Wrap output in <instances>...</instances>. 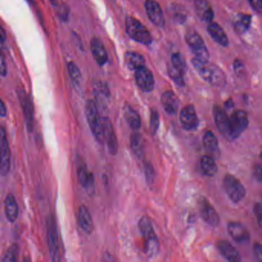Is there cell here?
Returning a JSON list of instances; mask_svg holds the SVG:
<instances>
[{
	"mask_svg": "<svg viewBox=\"0 0 262 262\" xmlns=\"http://www.w3.org/2000/svg\"><path fill=\"white\" fill-rule=\"evenodd\" d=\"M193 67L199 76L205 81L216 87H223L226 84V76L224 72L214 64L207 62H202L199 59H193L191 60Z\"/></svg>",
	"mask_w": 262,
	"mask_h": 262,
	"instance_id": "1",
	"label": "cell"
},
{
	"mask_svg": "<svg viewBox=\"0 0 262 262\" xmlns=\"http://www.w3.org/2000/svg\"><path fill=\"white\" fill-rule=\"evenodd\" d=\"M139 230L143 238L145 254L148 257H154L159 252V242L151 220L148 216L141 217L139 222Z\"/></svg>",
	"mask_w": 262,
	"mask_h": 262,
	"instance_id": "2",
	"label": "cell"
},
{
	"mask_svg": "<svg viewBox=\"0 0 262 262\" xmlns=\"http://www.w3.org/2000/svg\"><path fill=\"white\" fill-rule=\"evenodd\" d=\"M85 116L90 129L94 137L99 143L103 144V122L102 118L99 115V108L97 105L93 100L87 101L85 104Z\"/></svg>",
	"mask_w": 262,
	"mask_h": 262,
	"instance_id": "3",
	"label": "cell"
},
{
	"mask_svg": "<svg viewBox=\"0 0 262 262\" xmlns=\"http://www.w3.org/2000/svg\"><path fill=\"white\" fill-rule=\"evenodd\" d=\"M126 33L132 39L144 45H150L152 38L148 29L133 16H128L125 20Z\"/></svg>",
	"mask_w": 262,
	"mask_h": 262,
	"instance_id": "4",
	"label": "cell"
},
{
	"mask_svg": "<svg viewBox=\"0 0 262 262\" xmlns=\"http://www.w3.org/2000/svg\"><path fill=\"white\" fill-rule=\"evenodd\" d=\"M185 40L189 48L191 49L195 59L202 62H208L209 61V53L208 49L205 47L203 39L197 32L188 31L185 35Z\"/></svg>",
	"mask_w": 262,
	"mask_h": 262,
	"instance_id": "5",
	"label": "cell"
},
{
	"mask_svg": "<svg viewBox=\"0 0 262 262\" xmlns=\"http://www.w3.org/2000/svg\"><path fill=\"white\" fill-rule=\"evenodd\" d=\"M47 244H48L50 257L53 260H58L59 257V234H58L56 219L53 214L49 216L47 219Z\"/></svg>",
	"mask_w": 262,
	"mask_h": 262,
	"instance_id": "6",
	"label": "cell"
},
{
	"mask_svg": "<svg viewBox=\"0 0 262 262\" xmlns=\"http://www.w3.org/2000/svg\"><path fill=\"white\" fill-rule=\"evenodd\" d=\"M224 189L229 199L234 203L241 202L245 198V188L242 182L232 174H227L223 180Z\"/></svg>",
	"mask_w": 262,
	"mask_h": 262,
	"instance_id": "7",
	"label": "cell"
},
{
	"mask_svg": "<svg viewBox=\"0 0 262 262\" xmlns=\"http://www.w3.org/2000/svg\"><path fill=\"white\" fill-rule=\"evenodd\" d=\"M248 115L245 111L237 110L232 113L230 117V132L231 140L237 139L248 126Z\"/></svg>",
	"mask_w": 262,
	"mask_h": 262,
	"instance_id": "8",
	"label": "cell"
},
{
	"mask_svg": "<svg viewBox=\"0 0 262 262\" xmlns=\"http://www.w3.org/2000/svg\"><path fill=\"white\" fill-rule=\"evenodd\" d=\"M0 150H1V163L0 170L2 176H7L10 171L11 166V152L7 139V131L4 127L0 129Z\"/></svg>",
	"mask_w": 262,
	"mask_h": 262,
	"instance_id": "9",
	"label": "cell"
},
{
	"mask_svg": "<svg viewBox=\"0 0 262 262\" xmlns=\"http://www.w3.org/2000/svg\"><path fill=\"white\" fill-rule=\"evenodd\" d=\"M199 210L201 217L211 226H217L219 223V216L214 207L205 198L202 197L199 200Z\"/></svg>",
	"mask_w": 262,
	"mask_h": 262,
	"instance_id": "10",
	"label": "cell"
},
{
	"mask_svg": "<svg viewBox=\"0 0 262 262\" xmlns=\"http://www.w3.org/2000/svg\"><path fill=\"white\" fill-rule=\"evenodd\" d=\"M135 79L139 88L145 93L152 91L155 86V79L151 72L145 67L136 70Z\"/></svg>",
	"mask_w": 262,
	"mask_h": 262,
	"instance_id": "11",
	"label": "cell"
},
{
	"mask_svg": "<svg viewBox=\"0 0 262 262\" xmlns=\"http://www.w3.org/2000/svg\"><path fill=\"white\" fill-rule=\"evenodd\" d=\"M213 114H214V122L221 134L228 140H231L230 117H228L225 110L219 105H215L213 108Z\"/></svg>",
	"mask_w": 262,
	"mask_h": 262,
	"instance_id": "12",
	"label": "cell"
},
{
	"mask_svg": "<svg viewBox=\"0 0 262 262\" xmlns=\"http://www.w3.org/2000/svg\"><path fill=\"white\" fill-rule=\"evenodd\" d=\"M180 122L184 129L187 131H192L198 128L199 119L192 105H187L182 108L180 113Z\"/></svg>",
	"mask_w": 262,
	"mask_h": 262,
	"instance_id": "13",
	"label": "cell"
},
{
	"mask_svg": "<svg viewBox=\"0 0 262 262\" xmlns=\"http://www.w3.org/2000/svg\"><path fill=\"white\" fill-rule=\"evenodd\" d=\"M145 7L150 21L159 28L165 27V16L160 5L155 0H146Z\"/></svg>",
	"mask_w": 262,
	"mask_h": 262,
	"instance_id": "14",
	"label": "cell"
},
{
	"mask_svg": "<svg viewBox=\"0 0 262 262\" xmlns=\"http://www.w3.org/2000/svg\"><path fill=\"white\" fill-rule=\"evenodd\" d=\"M103 122L104 140L106 142L108 151L112 155L117 154L119 145H118L117 137L115 133L113 123L108 117L102 118Z\"/></svg>",
	"mask_w": 262,
	"mask_h": 262,
	"instance_id": "15",
	"label": "cell"
},
{
	"mask_svg": "<svg viewBox=\"0 0 262 262\" xmlns=\"http://www.w3.org/2000/svg\"><path fill=\"white\" fill-rule=\"evenodd\" d=\"M19 100L24 110V117H25L26 125L29 132L33 129V122H34V107L31 97L26 93V92H19Z\"/></svg>",
	"mask_w": 262,
	"mask_h": 262,
	"instance_id": "16",
	"label": "cell"
},
{
	"mask_svg": "<svg viewBox=\"0 0 262 262\" xmlns=\"http://www.w3.org/2000/svg\"><path fill=\"white\" fill-rule=\"evenodd\" d=\"M228 231L231 237L237 243L243 244L249 241V231L242 224L230 222L228 225Z\"/></svg>",
	"mask_w": 262,
	"mask_h": 262,
	"instance_id": "17",
	"label": "cell"
},
{
	"mask_svg": "<svg viewBox=\"0 0 262 262\" xmlns=\"http://www.w3.org/2000/svg\"><path fill=\"white\" fill-rule=\"evenodd\" d=\"M194 8L198 17L207 24H211L214 19V11L211 4L207 0H195Z\"/></svg>",
	"mask_w": 262,
	"mask_h": 262,
	"instance_id": "18",
	"label": "cell"
},
{
	"mask_svg": "<svg viewBox=\"0 0 262 262\" xmlns=\"http://www.w3.org/2000/svg\"><path fill=\"white\" fill-rule=\"evenodd\" d=\"M91 52L96 63L99 66H104L108 61V55L104 44L99 38H93L91 40Z\"/></svg>",
	"mask_w": 262,
	"mask_h": 262,
	"instance_id": "19",
	"label": "cell"
},
{
	"mask_svg": "<svg viewBox=\"0 0 262 262\" xmlns=\"http://www.w3.org/2000/svg\"><path fill=\"white\" fill-rule=\"evenodd\" d=\"M217 247L222 255L228 261L239 262L242 260L237 250L228 241H219L217 242Z\"/></svg>",
	"mask_w": 262,
	"mask_h": 262,
	"instance_id": "20",
	"label": "cell"
},
{
	"mask_svg": "<svg viewBox=\"0 0 262 262\" xmlns=\"http://www.w3.org/2000/svg\"><path fill=\"white\" fill-rule=\"evenodd\" d=\"M162 106L168 115H176L179 108V99L172 91H166L162 94Z\"/></svg>",
	"mask_w": 262,
	"mask_h": 262,
	"instance_id": "21",
	"label": "cell"
},
{
	"mask_svg": "<svg viewBox=\"0 0 262 262\" xmlns=\"http://www.w3.org/2000/svg\"><path fill=\"white\" fill-rule=\"evenodd\" d=\"M78 223L82 231L86 234H91L93 231L94 225L91 214L86 207L82 205L79 207L77 214Z\"/></svg>",
	"mask_w": 262,
	"mask_h": 262,
	"instance_id": "22",
	"label": "cell"
},
{
	"mask_svg": "<svg viewBox=\"0 0 262 262\" xmlns=\"http://www.w3.org/2000/svg\"><path fill=\"white\" fill-rule=\"evenodd\" d=\"M203 145L208 156H211L214 159L219 157L220 150H219V142L216 136L211 132H206L204 135Z\"/></svg>",
	"mask_w": 262,
	"mask_h": 262,
	"instance_id": "23",
	"label": "cell"
},
{
	"mask_svg": "<svg viewBox=\"0 0 262 262\" xmlns=\"http://www.w3.org/2000/svg\"><path fill=\"white\" fill-rule=\"evenodd\" d=\"M4 208H5L6 217L8 219L9 222L12 223L16 222L19 215V207H18L16 198L13 194H9L6 197Z\"/></svg>",
	"mask_w": 262,
	"mask_h": 262,
	"instance_id": "24",
	"label": "cell"
},
{
	"mask_svg": "<svg viewBox=\"0 0 262 262\" xmlns=\"http://www.w3.org/2000/svg\"><path fill=\"white\" fill-rule=\"evenodd\" d=\"M208 32L210 36L219 45L222 47H228L229 44L228 36L226 33L224 31L220 25L216 24V23H211L208 26Z\"/></svg>",
	"mask_w": 262,
	"mask_h": 262,
	"instance_id": "25",
	"label": "cell"
},
{
	"mask_svg": "<svg viewBox=\"0 0 262 262\" xmlns=\"http://www.w3.org/2000/svg\"><path fill=\"white\" fill-rule=\"evenodd\" d=\"M124 116L127 123L133 131H138L142 125L140 116L139 113L129 105H126L124 107Z\"/></svg>",
	"mask_w": 262,
	"mask_h": 262,
	"instance_id": "26",
	"label": "cell"
},
{
	"mask_svg": "<svg viewBox=\"0 0 262 262\" xmlns=\"http://www.w3.org/2000/svg\"><path fill=\"white\" fill-rule=\"evenodd\" d=\"M125 62L129 70L135 71L145 65V58L136 52H127L125 54Z\"/></svg>",
	"mask_w": 262,
	"mask_h": 262,
	"instance_id": "27",
	"label": "cell"
},
{
	"mask_svg": "<svg viewBox=\"0 0 262 262\" xmlns=\"http://www.w3.org/2000/svg\"><path fill=\"white\" fill-rule=\"evenodd\" d=\"M130 144H131L132 150L137 159H143L145 150H144L143 139L142 136L137 132L134 131V133H132L131 138H130Z\"/></svg>",
	"mask_w": 262,
	"mask_h": 262,
	"instance_id": "28",
	"label": "cell"
},
{
	"mask_svg": "<svg viewBox=\"0 0 262 262\" xmlns=\"http://www.w3.org/2000/svg\"><path fill=\"white\" fill-rule=\"evenodd\" d=\"M251 22V16L245 13H239L234 18V28L236 33L238 34H244L249 29Z\"/></svg>",
	"mask_w": 262,
	"mask_h": 262,
	"instance_id": "29",
	"label": "cell"
},
{
	"mask_svg": "<svg viewBox=\"0 0 262 262\" xmlns=\"http://www.w3.org/2000/svg\"><path fill=\"white\" fill-rule=\"evenodd\" d=\"M201 168L206 176L212 177L217 173V167L214 158L210 156H204L201 158Z\"/></svg>",
	"mask_w": 262,
	"mask_h": 262,
	"instance_id": "30",
	"label": "cell"
},
{
	"mask_svg": "<svg viewBox=\"0 0 262 262\" xmlns=\"http://www.w3.org/2000/svg\"><path fill=\"white\" fill-rule=\"evenodd\" d=\"M67 69L75 86H79L82 82V75L79 71V67L74 62H70L67 64Z\"/></svg>",
	"mask_w": 262,
	"mask_h": 262,
	"instance_id": "31",
	"label": "cell"
},
{
	"mask_svg": "<svg viewBox=\"0 0 262 262\" xmlns=\"http://www.w3.org/2000/svg\"><path fill=\"white\" fill-rule=\"evenodd\" d=\"M90 173V171H89L87 169L86 164L82 159H79V162L77 164V176L79 183L83 187L85 186V183L88 180Z\"/></svg>",
	"mask_w": 262,
	"mask_h": 262,
	"instance_id": "32",
	"label": "cell"
},
{
	"mask_svg": "<svg viewBox=\"0 0 262 262\" xmlns=\"http://www.w3.org/2000/svg\"><path fill=\"white\" fill-rule=\"evenodd\" d=\"M172 66L179 72L185 75L187 72V64L185 58L180 53H176L171 56Z\"/></svg>",
	"mask_w": 262,
	"mask_h": 262,
	"instance_id": "33",
	"label": "cell"
},
{
	"mask_svg": "<svg viewBox=\"0 0 262 262\" xmlns=\"http://www.w3.org/2000/svg\"><path fill=\"white\" fill-rule=\"evenodd\" d=\"M168 75L170 78L172 79L173 82L179 87H182L185 85V82H184V75L182 74L179 70H176L173 66L168 67Z\"/></svg>",
	"mask_w": 262,
	"mask_h": 262,
	"instance_id": "34",
	"label": "cell"
},
{
	"mask_svg": "<svg viewBox=\"0 0 262 262\" xmlns=\"http://www.w3.org/2000/svg\"><path fill=\"white\" fill-rule=\"evenodd\" d=\"M18 256H19V248L16 244H13L7 249L2 260L4 262L16 261L18 260Z\"/></svg>",
	"mask_w": 262,
	"mask_h": 262,
	"instance_id": "35",
	"label": "cell"
},
{
	"mask_svg": "<svg viewBox=\"0 0 262 262\" xmlns=\"http://www.w3.org/2000/svg\"><path fill=\"white\" fill-rule=\"evenodd\" d=\"M159 124H160V119H159V113L152 108L150 113V131L152 136H155L157 133Z\"/></svg>",
	"mask_w": 262,
	"mask_h": 262,
	"instance_id": "36",
	"label": "cell"
},
{
	"mask_svg": "<svg viewBox=\"0 0 262 262\" xmlns=\"http://www.w3.org/2000/svg\"><path fill=\"white\" fill-rule=\"evenodd\" d=\"M145 170V179H146L147 183L152 184L156 178V171H155L154 167L151 162H147L144 166Z\"/></svg>",
	"mask_w": 262,
	"mask_h": 262,
	"instance_id": "37",
	"label": "cell"
},
{
	"mask_svg": "<svg viewBox=\"0 0 262 262\" xmlns=\"http://www.w3.org/2000/svg\"><path fill=\"white\" fill-rule=\"evenodd\" d=\"M96 95L98 99L100 100H105V99H108L110 97V92L105 85L99 84L96 89Z\"/></svg>",
	"mask_w": 262,
	"mask_h": 262,
	"instance_id": "38",
	"label": "cell"
},
{
	"mask_svg": "<svg viewBox=\"0 0 262 262\" xmlns=\"http://www.w3.org/2000/svg\"><path fill=\"white\" fill-rule=\"evenodd\" d=\"M85 189L86 190L88 194H92L94 193L95 190V178L93 176V173H90V176H89L88 180H87L86 183H85V186H84Z\"/></svg>",
	"mask_w": 262,
	"mask_h": 262,
	"instance_id": "39",
	"label": "cell"
},
{
	"mask_svg": "<svg viewBox=\"0 0 262 262\" xmlns=\"http://www.w3.org/2000/svg\"><path fill=\"white\" fill-rule=\"evenodd\" d=\"M254 212L257 217V222L262 226V204L257 203L254 205Z\"/></svg>",
	"mask_w": 262,
	"mask_h": 262,
	"instance_id": "40",
	"label": "cell"
},
{
	"mask_svg": "<svg viewBox=\"0 0 262 262\" xmlns=\"http://www.w3.org/2000/svg\"><path fill=\"white\" fill-rule=\"evenodd\" d=\"M248 2L254 11L262 13V0H248Z\"/></svg>",
	"mask_w": 262,
	"mask_h": 262,
	"instance_id": "41",
	"label": "cell"
},
{
	"mask_svg": "<svg viewBox=\"0 0 262 262\" xmlns=\"http://www.w3.org/2000/svg\"><path fill=\"white\" fill-rule=\"evenodd\" d=\"M253 174H254V179L257 182H262V166L260 165H254V169H253Z\"/></svg>",
	"mask_w": 262,
	"mask_h": 262,
	"instance_id": "42",
	"label": "cell"
},
{
	"mask_svg": "<svg viewBox=\"0 0 262 262\" xmlns=\"http://www.w3.org/2000/svg\"><path fill=\"white\" fill-rule=\"evenodd\" d=\"M254 253L256 258L260 261H262V245L256 243L254 245Z\"/></svg>",
	"mask_w": 262,
	"mask_h": 262,
	"instance_id": "43",
	"label": "cell"
},
{
	"mask_svg": "<svg viewBox=\"0 0 262 262\" xmlns=\"http://www.w3.org/2000/svg\"><path fill=\"white\" fill-rule=\"evenodd\" d=\"M243 63H242V62H241L240 60H238V59H237V60H235V62H234V71L236 72V73H238L239 72L242 71V70H243Z\"/></svg>",
	"mask_w": 262,
	"mask_h": 262,
	"instance_id": "44",
	"label": "cell"
},
{
	"mask_svg": "<svg viewBox=\"0 0 262 262\" xmlns=\"http://www.w3.org/2000/svg\"><path fill=\"white\" fill-rule=\"evenodd\" d=\"M7 73V64L4 61V56L1 58V75L2 76H6Z\"/></svg>",
	"mask_w": 262,
	"mask_h": 262,
	"instance_id": "45",
	"label": "cell"
},
{
	"mask_svg": "<svg viewBox=\"0 0 262 262\" xmlns=\"http://www.w3.org/2000/svg\"><path fill=\"white\" fill-rule=\"evenodd\" d=\"M0 115H1V117H5L7 116V108H6L5 104L3 100L1 102V106H0Z\"/></svg>",
	"mask_w": 262,
	"mask_h": 262,
	"instance_id": "46",
	"label": "cell"
},
{
	"mask_svg": "<svg viewBox=\"0 0 262 262\" xmlns=\"http://www.w3.org/2000/svg\"><path fill=\"white\" fill-rule=\"evenodd\" d=\"M0 38H1V43L4 44V41H5L6 38H7V35L5 33V30H4V28L1 29V36H0Z\"/></svg>",
	"mask_w": 262,
	"mask_h": 262,
	"instance_id": "47",
	"label": "cell"
},
{
	"mask_svg": "<svg viewBox=\"0 0 262 262\" xmlns=\"http://www.w3.org/2000/svg\"><path fill=\"white\" fill-rule=\"evenodd\" d=\"M233 105H234V103H233V101L231 100V99H229V100L227 101L225 103V106L226 107V108H228V110L232 108Z\"/></svg>",
	"mask_w": 262,
	"mask_h": 262,
	"instance_id": "48",
	"label": "cell"
},
{
	"mask_svg": "<svg viewBox=\"0 0 262 262\" xmlns=\"http://www.w3.org/2000/svg\"><path fill=\"white\" fill-rule=\"evenodd\" d=\"M50 3L55 7H57V0H50Z\"/></svg>",
	"mask_w": 262,
	"mask_h": 262,
	"instance_id": "49",
	"label": "cell"
},
{
	"mask_svg": "<svg viewBox=\"0 0 262 262\" xmlns=\"http://www.w3.org/2000/svg\"><path fill=\"white\" fill-rule=\"evenodd\" d=\"M27 1L30 4H34V0H27Z\"/></svg>",
	"mask_w": 262,
	"mask_h": 262,
	"instance_id": "50",
	"label": "cell"
},
{
	"mask_svg": "<svg viewBox=\"0 0 262 262\" xmlns=\"http://www.w3.org/2000/svg\"><path fill=\"white\" fill-rule=\"evenodd\" d=\"M260 158H261V159H262V152H261V154H260Z\"/></svg>",
	"mask_w": 262,
	"mask_h": 262,
	"instance_id": "51",
	"label": "cell"
}]
</instances>
